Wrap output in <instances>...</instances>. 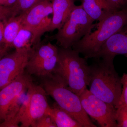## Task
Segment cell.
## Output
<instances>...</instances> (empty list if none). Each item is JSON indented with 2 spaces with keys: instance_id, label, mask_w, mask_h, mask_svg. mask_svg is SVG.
Wrapping results in <instances>:
<instances>
[{
  "instance_id": "cell-25",
  "label": "cell",
  "mask_w": 127,
  "mask_h": 127,
  "mask_svg": "<svg viewBox=\"0 0 127 127\" xmlns=\"http://www.w3.org/2000/svg\"><path fill=\"white\" fill-rule=\"evenodd\" d=\"M4 23V21L0 18V45L4 46L3 44Z\"/></svg>"
},
{
  "instance_id": "cell-27",
  "label": "cell",
  "mask_w": 127,
  "mask_h": 127,
  "mask_svg": "<svg viewBox=\"0 0 127 127\" xmlns=\"http://www.w3.org/2000/svg\"><path fill=\"white\" fill-rule=\"evenodd\" d=\"M0 14L5 16L7 19L10 17V12L9 7H5L0 5Z\"/></svg>"
},
{
  "instance_id": "cell-15",
  "label": "cell",
  "mask_w": 127,
  "mask_h": 127,
  "mask_svg": "<svg viewBox=\"0 0 127 127\" xmlns=\"http://www.w3.org/2000/svg\"><path fill=\"white\" fill-rule=\"evenodd\" d=\"M50 114L57 127H83L76 120L68 113L56 104L50 107L47 113Z\"/></svg>"
},
{
  "instance_id": "cell-21",
  "label": "cell",
  "mask_w": 127,
  "mask_h": 127,
  "mask_svg": "<svg viewBox=\"0 0 127 127\" xmlns=\"http://www.w3.org/2000/svg\"><path fill=\"white\" fill-rule=\"evenodd\" d=\"M117 127H127V106H120L116 109Z\"/></svg>"
},
{
  "instance_id": "cell-23",
  "label": "cell",
  "mask_w": 127,
  "mask_h": 127,
  "mask_svg": "<svg viewBox=\"0 0 127 127\" xmlns=\"http://www.w3.org/2000/svg\"><path fill=\"white\" fill-rule=\"evenodd\" d=\"M121 81L122 89L117 108L120 106H127V74L124 73Z\"/></svg>"
},
{
  "instance_id": "cell-4",
  "label": "cell",
  "mask_w": 127,
  "mask_h": 127,
  "mask_svg": "<svg viewBox=\"0 0 127 127\" xmlns=\"http://www.w3.org/2000/svg\"><path fill=\"white\" fill-rule=\"evenodd\" d=\"M43 88L56 104L68 113L83 127H96L90 120L82 106L78 95L71 91L59 75L53 73L43 78Z\"/></svg>"
},
{
  "instance_id": "cell-26",
  "label": "cell",
  "mask_w": 127,
  "mask_h": 127,
  "mask_svg": "<svg viewBox=\"0 0 127 127\" xmlns=\"http://www.w3.org/2000/svg\"><path fill=\"white\" fill-rule=\"evenodd\" d=\"M17 0H0V5L5 7H10Z\"/></svg>"
},
{
  "instance_id": "cell-24",
  "label": "cell",
  "mask_w": 127,
  "mask_h": 127,
  "mask_svg": "<svg viewBox=\"0 0 127 127\" xmlns=\"http://www.w3.org/2000/svg\"><path fill=\"white\" fill-rule=\"evenodd\" d=\"M115 10L127 7V0H106Z\"/></svg>"
},
{
  "instance_id": "cell-1",
  "label": "cell",
  "mask_w": 127,
  "mask_h": 127,
  "mask_svg": "<svg viewBox=\"0 0 127 127\" xmlns=\"http://www.w3.org/2000/svg\"><path fill=\"white\" fill-rule=\"evenodd\" d=\"M89 66L88 90L96 97L117 109L122 85L121 78L114 68L113 61L102 59Z\"/></svg>"
},
{
  "instance_id": "cell-8",
  "label": "cell",
  "mask_w": 127,
  "mask_h": 127,
  "mask_svg": "<svg viewBox=\"0 0 127 127\" xmlns=\"http://www.w3.org/2000/svg\"><path fill=\"white\" fill-rule=\"evenodd\" d=\"M31 49L16 50L0 59V90L25 73Z\"/></svg>"
},
{
  "instance_id": "cell-14",
  "label": "cell",
  "mask_w": 127,
  "mask_h": 127,
  "mask_svg": "<svg viewBox=\"0 0 127 127\" xmlns=\"http://www.w3.org/2000/svg\"><path fill=\"white\" fill-rule=\"evenodd\" d=\"M58 53V48L49 42L47 44L40 43L33 46L29 52L26 70Z\"/></svg>"
},
{
  "instance_id": "cell-16",
  "label": "cell",
  "mask_w": 127,
  "mask_h": 127,
  "mask_svg": "<svg viewBox=\"0 0 127 127\" xmlns=\"http://www.w3.org/2000/svg\"><path fill=\"white\" fill-rule=\"evenodd\" d=\"M22 14L8 18L4 23L3 44L8 48L12 47V43L22 26Z\"/></svg>"
},
{
  "instance_id": "cell-30",
  "label": "cell",
  "mask_w": 127,
  "mask_h": 127,
  "mask_svg": "<svg viewBox=\"0 0 127 127\" xmlns=\"http://www.w3.org/2000/svg\"><path fill=\"white\" fill-rule=\"evenodd\" d=\"M5 48H7L5 47L4 46L2 45H0V52L2 51V50H4Z\"/></svg>"
},
{
  "instance_id": "cell-10",
  "label": "cell",
  "mask_w": 127,
  "mask_h": 127,
  "mask_svg": "<svg viewBox=\"0 0 127 127\" xmlns=\"http://www.w3.org/2000/svg\"><path fill=\"white\" fill-rule=\"evenodd\" d=\"M32 82L30 75L24 73L0 90V122L4 120L8 108L15 98L27 90Z\"/></svg>"
},
{
  "instance_id": "cell-7",
  "label": "cell",
  "mask_w": 127,
  "mask_h": 127,
  "mask_svg": "<svg viewBox=\"0 0 127 127\" xmlns=\"http://www.w3.org/2000/svg\"><path fill=\"white\" fill-rule=\"evenodd\" d=\"M53 14L52 4L49 0L35 5L22 14V25L30 30L34 36V45L40 43L41 36L49 31L52 19L48 17Z\"/></svg>"
},
{
  "instance_id": "cell-11",
  "label": "cell",
  "mask_w": 127,
  "mask_h": 127,
  "mask_svg": "<svg viewBox=\"0 0 127 127\" xmlns=\"http://www.w3.org/2000/svg\"><path fill=\"white\" fill-rule=\"evenodd\" d=\"M120 55H127V23L104 43L96 58L113 61Z\"/></svg>"
},
{
  "instance_id": "cell-2",
  "label": "cell",
  "mask_w": 127,
  "mask_h": 127,
  "mask_svg": "<svg viewBox=\"0 0 127 127\" xmlns=\"http://www.w3.org/2000/svg\"><path fill=\"white\" fill-rule=\"evenodd\" d=\"M127 23V7L112 12L99 22L97 28L75 43L73 50L85 58H96L103 45Z\"/></svg>"
},
{
  "instance_id": "cell-17",
  "label": "cell",
  "mask_w": 127,
  "mask_h": 127,
  "mask_svg": "<svg viewBox=\"0 0 127 127\" xmlns=\"http://www.w3.org/2000/svg\"><path fill=\"white\" fill-rule=\"evenodd\" d=\"M58 54L26 70L28 75H33L43 78L54 73L58 60Z\"/></svg>"
},
{
  "instance_id": "cell-9",
  "label": "cell",
  "mask_w": 127,
  "mask_h": 127,
  "mask_svg": "<svg viewBox=\"0 0 127 127\" xmlns=\"http://www.w3.org/2000/svg\"><path fill=\"white\" fill-rule=\"evenodd\" d=\"M27 93L29 99L21 118L22 127H31L34 121L47 113L51 107L48 102L47 94L43 87L32 82L28 88Z\"/></svg>"
},
{
  "instance_id": "cell-6",
  "label": "cell",
  "mask_w": 127,
  "mask_h": 127,
  "mask_svg": "<svg viewBox=\"0 0 127 127\" xmlns=\"http://www.w3.org/2000/svg\"><path fill=\"white\" fill-rule=\"evenodd\" d=\"M79 96L84 111L101 127H117L115 107L96 97L87 88Z\"/></svg>"
},
{
  "instance_id": "cell-18",
  "label": "cell",
  "mask_w": 127,
  "mask_h": 127,
  "mask_svg": "<svg viewBox=\"0 0 127 127\" xmlns=\"http://www.w3.org/2000/svg\"><path fill=\"white\" fill-rule=\"evenodd\" d=\"M34 45V36L30 30L22 26L13 43L12 47L15 50L28 48L31 49Z\"/></svg>"
},
{
  "instance_id": "cell-12",
  "label": "cell",
  "mask_w": 127,
  "mask_h": 127,
  "mask_svg": "<svg viewBox=\"0 0 127 127\" xmlns=\"http://www.w3.org/2000/svg\"><path fill=\"white\" fill-rule=\"evenodd\" d=\"M53 16L49 31L63 26L75 6L74 0H51Z\"/></svg>"
},
{
  "instance_id": "cell-5",
  "label": "cell",
  "mask_w": 127,
  "mask_h": 127,
  "mask_svg": "<svg viewBox=\"0 0 127 127\" xmlns=\"http://www.w3.org/2000/svg\"><path fill=\"white\" fill-rule=\"evenodd\" d=\"M94 21L81 5H75L65 23L53 38L61 47L71 48L91 31L94 26Z\"/></svg>"
},
{
  "instance_id": "cell-22",
  "label": "cell",
  "mask_w": 127,
  "mask_h": 127,
  "mask_svg": "<svg viewBox=\"0 0 127 127\" xmlns=\"http://www.w3.org/2000/svg\"><path fill=\"white\" fill-rule=\"evenodd\" d=\"M32 127H57L50 114H46L34 121L31 126Z\"/></svg>"
},
{
  "instance_id": "cell-20",
  "label": "cell",
  "mask_w": 127,
  "mask_h": 127,
  "mask_svg": "<svg viewBox=\"0 0 127 127\" xmlns=\"http://www.w3.org/2000/svg\"><path fill=\"white\" fill-rule=\"evenodd\" d=\"M45 0H17L13 5L9 7L10 17L20 15L35 5Z\"/></svg>"
},
{
  "instance_id": "cell-13",
  "label": "cell",
  "mask_w": 127,
  "mask_h": 127,
  "mask_svg": "<svg viewBox=\"0 0 127 127\" xmlns=\"http://www.w3.org/2000/svg\"><path fill=\"white\" fill-rule=\"evenodd\" d=\"M81 6L90 18L99 22L117 11L106 0H82Z\"/></svg>"
},
{
  "instance_id": "cell-3",
  "label": "cell",
  "mask_w": 127,
  "mask_h": 127,
  "mask_svg": "<svg viewBox=\"0 0 127 127\" xmlns=\"http://www.w3.org/2000/svg\"><path fill=\"white\" fill-rule=\"evenodd\" d=\"M79 54L71 48H58V60L54 72L79 96L88 86L90 73V66Z\"/></svg>"
},
{
  "instance_id": "cell-28",
  "label": "cell",
  "mask_w": 127,
  "mask_h": 127,
  "mask_svg": "<svg viewBox=\"0 0 127 127\" xmlns=\"http://www.w3.org/2000/svg\"><path fill=\"white\" fill-rule=\"evenodd\" d=\"M7 50H8V49L5 48L4 50L0 52V59L5 55Z\"/></svg>"
},
{
  "instance_id": "cell-29",
  "label": "cell",
  "mask_w": 127,
  "mask_h": 127,
  "mask_svg": "<svg viewBox=\"0 0 127 127\" xmlns=\"http://www.w3.org/2000/svg\"><path fill=\"white\" fill-rule=\"evenodd\" d=\"M0 18H1L4 21L7 20V18L5 16L0 14Z\"/></svg>"
},
{
  "instance_id": "cell-19",
  "label": "cell",
  "mask_w": 127,
  "mask_h": 127,
  "mask_svg": "<svg viewBox=\"0 0 127 127\" xmlns=\"http://www.w3.org/2000/svg\"><path fill=\"white\" fill-rule=\"evenodd\" d=\"M26 90L21 93L15 98L8 108L4 120L0 123V127H6L18 114L26 96Z\"/></svg>"
}]
</instances>
